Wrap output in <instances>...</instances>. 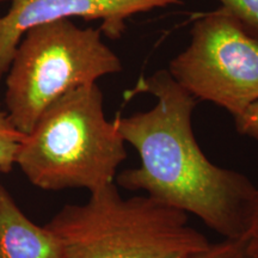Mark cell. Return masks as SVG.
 <instances>
[{
    "instance_id": "obj_6",
    "label": "cell",
    "mask_w": 258,
    "mask_h": 258,
    "mask_svg": "<svg viewBox=\"0 0 258 258\" xmlns=\"http://www.w3.org/2000/svg\"><path fill=\"white\" fill-rule=\"evenodd\" d=\"M10 8L0 17V80L8 73L23 35L37 25L83 18L102 21L101 30L118 38L132 16L178 4L180 0H9Z\"/></svg>"
},
{
    "instance_id": "obj_5",
    "label": "cell",
    "mask_w": 258,
    "mask_h": 258,
    "mask_svg": "<svg viewBox=\"0 0 258 258\" xmlns=\"http://www.w3.org/2000/svg\"><path fill=\"white\" fill-rule=\"evenodd\" d=\"M167 71L194 98L235 117L258 99V41L219 8L196 19L189 46Z\"/></svg>"
},
{
    "instance_id": "obj_3",
    "label": "cell",
    "mask_w": 258,
    "mask_h": 258,
    "mask_svg": "<svg viewBox=\"0 0 258 258\" xmlns=\"http://www.w3.org/2000/svg\"><path fill=\"white\" fill-rule=\"evenodd\" d=\"M46 226L61 258H190L211 245L186 213L147 195L125 199L115 183L64 206Z\"/></svg>"
},
{
    "instance_id": "obj_2",
    "label": "cell",
    "mask_w": 258,
    "mask_h": 258,
    "mask_svg": "<svg viewBox=\"0 0 258 258\" xmlns=\"http://www.w3.org/2000/svg\"><path fill=\"white\" fill-rule=\"evenodd\" d=\"M124 144L115 120H106L101 89L91 84L67 92L46 109L25 134L16 164L40 189L92 192L115 183L127 158Z\"/></svg>"
},
{
    "instance_id": "obj_7",
    "label": "cell",
    "mask_w": 258,
    "mask_h": 258,
    "mask_svg": "<svg viewBox=\"0 0 258 258\" xmlns=\"http://www.w3.org/2000/svg\"><path fill=\"white\" fill-rule=\"evenodd\" d=\"M0 258H61L53 232L32 222L2 184Z\"/></svg>"
},
{
    "instance_id": "obj_13",
    "label": "cell",
    "mask_w": 258,
    "mask_h": 258,
    "mask_svg": "<svg viewBox=\"0 0 258 258\" xmlns=\"http://www.w3.org/2000/svg\"><path fill=\"white\" fill-rule=\"evenodd\" d=\"M251 239V258H258V237H249Z\"/></svg>"
},
{
    "instance_id": "obj_12",
    "label": "cell",
    "mask_w": 258,
    "mask_h": 258,
    "mask_svg": "<svg viewBox=\"0 0 258 258\" xmlns=\"http://www.w3.org/2000/svg\"><path fill=\"white\" fill-rule=\"evenodd\" d=\"M246 237H258V190L256 194V199H254L252 213H251L249 230H247Z\"/></svg>"
},
{
    "instance_id": "obj_14",
    "label": "cell",
    "mask_w": 258,
    "mask_h": 258,
    "mask_svg": "<svg viewBox=\"0 0 258 258\" xmlns=\"http://www.w3.org/2000/svg\"><path fill=\"white\" fill-rule=\"evenodd\" d=\"M2 2H5V0H0V3H2Z\"/></svg>"
},
{
    "instance_id": "obj_1",
    "label": "cell",
    "mask_w": 258,
    "mask_h": 258,
    "mask_svg": "<svg viewBox=\"0 0 258 258\" xmlns=\"http://www.w3.org/2000/svg\"><path fill=\"white\" fill-rule=\"evenodd\" d=\"M133 92L150 93L156 104L115 118L141 160L140 166L124 170L115 180L196 215L225 239L246 237L258 189L246 176L215 165L202 152L191 124L196 98L167 70L139 79Z\"/></svg>"
},
{
    "instance_id": "obj_4",
    "label": "cell",
    "mask_w": 258,
    "mask_h": 258,
    "mask_svg": "<svg viewBox=\"0 0 258 258\" xmlns=\"http://www.w3.org/2000/svg\"><path fill=\"white\" fill-rule=\"evenodd\" d=\"M121 70L120 57L103 42L101 29L79 28L72 19L31 28L6 73L9 117L28 134L60 97Z\"/></svg>"
},
{
    "instance_id": "obj_9",
    "label": "cell",
    "mask_w": 258,
    "mask_h": 258,
    "mask_svg": "<svg viewBox=\"0 0 258 258\" xmlns=\"http://www.w3.org/2000/svg\"><path fill=\"white\" fill-rule=\"evenodd\" d=\"M228 14L258 41V0H218Z\"/></svg>"
},
{
    "instance_id": "obj_10",
    "label": "cell",
    "mask_w": 258,
    "mask_h": 258,
    "mask_svg": "<svg viewBox=\"0 0 258 258\" xmlns=\"http://www.w3.org/2000/svg\"><path fill=\"white\" fill-rule=\"evenodd\" d=\"M251 239L243 237L239 239H224L220 243L211 244L206 250L190 258H251Z\"/></svg>"
},
{
    "instance_id": "obj_11",
    "label": "cell",
    "mask_w": 258,
    "mask_h": 258,
    "mask_svg": "<svg viewBox=\"0 0 258 258\" xmlns=\"http://www.w3.org/2000/svg\"><path fill=\"white\" fill-rule=\"evenodd\" d=\"M235 127L241 135L258 140V99L234 117Z\"/></svg>"
},
{
    "instance_id": "obj_8",
    "label": "cell",
    "mask_w": 258,
    "mask_h": 258,
    "mask_svg": "<svg viewBox=\"0 0 258 258\" xmlns=\"http://www.w3.org/2000/svg\"><path fill=\"white\" fill-rule=\"evenodd\" d=\"M24 137L25 134L16 127L8 112L0 109V172L9 173L14 169Z\"/></svg>"
}]
</instances>
